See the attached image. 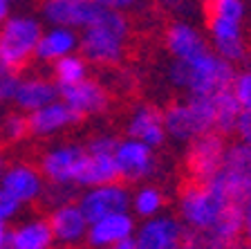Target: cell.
Instances as JSON below:
<instances>
[{
	"label": "cell",
	"mask_w": 251,
	"mask_h": 249,
	"mask_svg": "<svg viewBox=\"0 0 251 249\" xmlns=\"http://www.w3.org/2000/svg\"><path fill=\"white\" fill-rule=\"evenodd\" d=\"M177 218L184 224V245L226 249L242 243L240 202L215 177L193 182L179 193Z\"/></svg>",
	"instance_id": "6da1fadb"
},
{
	"label": "cell",
	"mask_w": 251,
	"mask_h": 249,
	"mask_svg": "<svg viewBox=\"0 0 251 249\" xmlns=\"http://www.w3.org/2000/svg\"><path fill=\"white\" fill-rule=\"evenodd\" d=\"M233 63L222 58L213 47L188 58H173L168 81L186 94H218L233 81Z\"/></svg>",
	"instance_id": "7a4b0ae2"
},
{
	"label": "cell",
	"mask_w": 251,
	"mask_h": 249,
	"mask_svg": "<svg viewBox=\"0 0 251 249\" xmlns=\"http://www.w3.org/2000/svg\"><path fill=\"white\" fill-rule=\"evenodd\" d=\"M128 34H130V25H128L124 11L103 5L97 21L83 29L78 50L88 63L110 68L124 58Z\"/></svg>",
	"instance_id": "3957f363"
},
{
	"label": "cell",
	"mask_w": 251,
	"mask_h": 249,
	"mask_svg": "<svg viewBox=\"0 0 251 249\" xmlns=\"http://www.w3.org/2000/svg\"><path fill=\"white\" fill-rule=\"evenodd\" d=\"M164 126L171 139L193 141L195 137L215 130L213 94H188L164 110Z\"/></svg>",
	"instance_id": "277c9868"
},
{
	"label": "cell",
	"mask_w": 251,
	"mask_h": 249,
	"mask_svg": "<svg viewBox=\"0 0 251 249\" xmlns=\"http://www.w3.org/2000/svg\"><path fill=\"white\" fill-rule=\"evenodd\" d=\"M43 25L34 16H7L0 25V58L11 72H18L34 58Z\"/></svg>",
	"instance_id": "5b68a950"
},
{
	"label": "cell",
	"mask_w": 251,
	"mask_h": 249,
	"mask_svg": "<svg viewBox=\"0 0 251 249\" xmlns=\"http://www.w3.org/2000/svg\"><path fill=\"white\" fill-rule=\"evenodd\" d=\"M206 31L215 52L229 63H242L247 56L245 16L206 9Z\"/></svg>",
	"instance_id": "8992f818"
},
{
	"label": "cell",
	"mask_w": 251,
	"mask_h": 249,
	"mask_svg": "<svg viewBox=\"0 0 251 249\" xmlns=\"http://www.w3.org/2000/svg\"><path fill=\"white\" fill-rule=\"evenodd\" d=\"M215 180L225 187V191L233 197L235 202H242L251 195V146L245 141H235L226 146L225 162L215 173Z\"/></svg>",
	"instance_id": "52a82bcc"
},
{
	"label": "cell",
	"mask_w": 251,
	"mask_h": 249,
	"mask_svg": "<svg viewBox=\"0 0 251 249\" xmlns=\"http://www.w3.org/2000/svg\"><path fill=\"white\" fill-rule=\"evenodd\" d=\"M188 144H191V148L186 153V166L191 177L195 182L211 180L220 171L222 162H225V153H226L225 135L218 133V130H211V133L195 137Z\"/></svg>",
	"instance_id": "ba28073f"
},
{
	"label": "cell",
	"mask_w": 251,
	"mask_h": 249,
	"mask_svg": "<svg viewBox=\"0 0 251 249\" xmlns=\"http://www.w3.org/2000/svg\"><path fill=\"white\" fill-rule=\"evenodd\" d=\"M85 164V148L76 144L54 146L43 155L41 173L50 184L63 187H78V177Z\"/></svg>",
	"instance_id": "9c48e42d"
},
{
	"label": "cell",
	"mask_w": 251,
	"mask_h": 249,
	"mask_svg": "<svg viewBox=\"0 0 251 249\" xmlns=\"http://www.w3.org/2000/svg\"><path fill=\"white\" fill-rule=\"evenodd\" d=\"M137 249H177L184 245V224L173 213H157L144 218L135 229Z\"/></svg>",
	"instance_id": "30bf717a"
},
{
	"label": "cell",
	"mask_w": 251,
	"mask_h": 249,
	"mask_svg": "<svg viewBox=\"0 0 251 249\" xmlns=\"http://www.w3.org/2000/svg\"><path fill=\"white\" fill-rule=\"evenodd\" d=\"M115 162L119 180L144 182L155 173V148L135 137H126V139L117 141Z\"/></svg>",
	"instance_id": "8fae6325"
},
{
	"label": "cell",
	"mask_w": 251,
	"mask_h": 249,
	"mask_svg": "<svg viewBox=\"0 0 251 249\" xmlns=\"http://www.w3.org/2000/svg\"><path fill=\"white\" fill-rule=\"evenodd\" d=\"M130 195L132 193L124 184H119V180H115L108 182V184L88 187L78 200V207L83 209L85 218L92 222V220H99L108 213L128 211L130 209Z\"/></svg>",
	"instance_id": "7c38bea8"
},
{
	"label": "cell",
	"mask_w": 251,
	"mask_h": 249,
	"mask_svg": "<svg viewBox=\"0 0 251 249\" xmlns=\"http://www.w3.org/2000/svg\"><path fill=\"white\" fill-rule=\"evenodd\" d=\"M103 2L97 0H47L43 5V16L47 23L72 29H85L97 21Z\"/></svg>",
	"instance_id": "4fadbf2b"
},
{
	"label": "cell",
	"mask_w": 251,
	"mask_h": 249,
	"mask_svg": "<svg viewBox=\"0 0 251 249\" xmlns=\"http://www.w3.org/2000/svg\"><path fill=\"white\" fill-rule=\"evenodd\" d=\"M58 99H63L74 112L81 117H92L101 114L110 104L108 90L94 79H81L70 85H58Z\"/></svg>",
	"instance_id": "5bb4252c"
},
{
	"label": "cell",
	"mask_w": 251,
	"mask_h": 249,
	"mask_svg": "<svg viewBox=\"0 0 251 249\" xmlns=\"http://www.w3.org/2000/svg\"><path fill=\"white\" fill-rule=\"evenodd\" d=\"M47 220H50L52 236H54V243L56 245L76 247V245L85 243L90 220L85 218V213H83V209L78 207V202L70 200V202L56 204Z\"/></svg>",
	"instance_id": "9a60e30c"
},
{
	"label": "cell",
	"mask_w": 251,
	"mask_h": 249,
	"mask_svg": "<svg viewBox=\"0 0 251 249\" xmlns=\"http://www.w3.org/2000/svg\"><path fill=\"white\" fill-rule=\"evenodd\" d=\"M135 213L128 209V211H117V213H108L99 220H92L88 227V236H85V243L90 247L97 249H115L121 240L135 236Z\"/></svg>",
	"instance_id": "2e32d148"
},
{
	"label": "cell",
	"mask_w": 251,
	"mask_h": 249,
	"mask_svg": "<svg viewBox=\"0 0 251 249\" xmlns=\"http://www.w3.org/2000/svg\"><path fill=\"white\" fill-rule=\"evenodd\" d=\"M0 189L21 204H31L45 191V177L29 164H14L0 175Z\"/></svg>",
	"instance_id": "e0dca14e"
},
{
	"label": "cell",
	"mask_w": 251,
	"mask_h": 249,
	"mask_svg": "<svg viewBox=\"0 0 251 249\" xmlns=\"http://www.w3.org/2000/svg\"><path fill=\"white\" fill-rule=\"evenodd\" d=\"M76 121L78 114L63 99H56V101H50V104L31 110L27 114V130L34 137H52L58 135L61 130H65L68 126L76 124Z\"/></svg>",
	"instance_id": "ac0fdd59"
},
{
	"label": "cell",
	"mask_w": 251,
	"mask_h": 249,
	"mask_svg": "<svg viewBox=\"0 0 251 249\" xmlns=\"http://www.w3.org/2000/svg\"><path fill=\"white\" fill-rule=\"evenodd\" d=\"M126 133H128V137H135L152 148L164 146V141L168 139L166 126H164V112L148 104L137 106L132 110L130 119L126 124Z\"/></svg>",
	"instance_id": "d6986e66"
},
{
	"label": "cell",
	"mask_w": 251,
	"mask_h": 249,
	"mask_svg": "<svg viewBox=\"0 0 251 249\" xmlns=\"http://www.w3.org/2000/svg\"><path fill=\"white\" fill-rule=\"evenodd\" d=\"M211 43L202 31L188 21H175L166 29V50L173 58H188L209 50Z\"/></svg>",
	"instance_id": "ffe728a7"
},
{
	"label": "cell",
	"mask_w": 251,
	"mask_h": 249,
	"mask_svg": "<svg viewBox=\"0 0 251 249\" xmlns=\"http://www.w3.org/2000/svg\"><path fill=\"white\" fill-rule=\"evenodd\" d=\"M78 41H81V36L76 34V29L52 25L47 31H43L41 38H38L34 58H38L41 63H54V61H58V58L76 52Z\"/></svg>",
	"instance_id": "44dd1931"
},
{
	"label": "cell",
	"mask_w": 251,
	"mask_h": 249,
	"mask_svg": "<svg viewBox=\"0 0 251 249\" xmlns=\"http://www.w3.org/2000/svg\"><path fill=\"white\" fill-rule=\"evenodd\" d=\"M119 180L117 171V162L112 151H90L85 148V164L81 177H78V187H97V184H108V182Z\"/></svg>",
	"instance_id": "7402d4cb"
},
{
	"label": "cell",
	"mask_w": 251,
	"mask_h": 249,
	"mask_svg": "<svg viewBox=\"0 0 251 249\" xmlns=\"http://www.w3.org/2000/svg\"><path fill=\"white\" fill-rule=\"evenodd\" d=\"M56 99H58L56 81L34 77V79H21L14 101L23 112H31V110L41 108V106L50 104V101H56Z\"/></svg>",
	"instance_id": "603a6c76"
},
{
	"label": "cell",
	"mask_w": 251,
	"mask_h": 249,
	"mask_svg": "<svg viewBox=\"0 0 251 249\" xmlns=\"http://www.w3.org/2000/svg\"><path fill=\"white\" fill-rule=\"evenodd\" d=\"M52 245V227L45 218H31L9 231V247L14 249H47Z\"/></svg>",
	"instance_id": "cb8c5ba5"
},
{
	"label": "cell",
	"mask_w": 251,
	"mask_h": 249,
	"mask_svg": "<svg viewBox=\"0 0 251 249\" xmlns=\"http://www.w3.org/2000/svg\"><path fill=\"white\" fill-rule=\"evenodd\" d=\"M213 104H215V130L222 135H231L235 133V126L242 114L240 104L235 101L231 88L220 90L218 94H213Z\"/></svg>",
	"instance_id": "d4e9b609"
},
{
	"label": "cell",
	"mask_w": 251,
	"mask_h": 249,
	"mask_svg": "<svg viewBox=\"0 0 251 249\" xmlns=\"http://www.w3.org/2000/svg\"><path fill=\"white\" fill-rule=\"evenodd\" d=\"M164 204H166V195H164L157 187H151V184L139 187L130 195V209H132V213H135L137 218H141V220L162 213Z\"/></svg>",
	"instance_id": "484cf974"
},
{
	"label": "cell",
	"mask_w": 251,
	"mask_h": 249,
	"mask_svg": "<svg viewBox=\"0 0 251 249\" xmlns=\"http://www.w3.org/2000/svg\"><path fill=\"white\" fill-rule=\"evenodd\" d=\"M52 74H54V79H56V85L76 83L88 77V61L83 58V54L72 52V54H68V56H63L52 63Z\"/></svg>",
	"instance_id": "4316f807"
},
{
	"label": "cell",
	"mask_w": 251,
	"mask_h": 249,
	"mask_svg": "<svg viewBox=\"0 0 251 249\" xmlns=\"http://www.w3.org/2000/svg\"><path fill=\"white\" fill-rule=\"evenodd\" d=\"M229 88L233 92L235 101L240 104L242 112H251V68L235 72Z\"/></svg>",
	"instance_id": "83f0119b"
},
{
	"label": "cell",
	"mask_w": 251,
	"mask_h": 249,
	"mask_svg": "<svg viewBox=\"0 0 251 249\" xmlns=\"http://www.w3.org/2000/svg\"><path fill=\"white\" fill-rule=\"evenodd\" d=\"M0 133H2V137L7 141H21L29 133L27 130V117H23V114H7L2 119V126H0Z\"/></svg>",
	"instance_id": "f1b7e54d"
},
{
	"label": "cell",
	"mask_w": 251,
	"mask_h": 249,
	"mask_svg": "<svg viewBox=\"0 0 251 249\" xmlns=\"http://www.w3.org/2000/svg\"><path fill=\"white\" fill-rule=\"evenodd\" d=\"M18 74L16 72H5L0 74V106L7 104V101H14L16 97V90H18Z\"/></svg>",
	"instance_id": "f546056e"
},
{
	"label": "cell",
	"mask_w": 251,
	"mask_h": 249,
	"mask_svg": "<svg viewBox=\"0 0 251 249\" xmlns=\"http://www.w3.org/2000/svg\"><path fill=\"white\" fill-rule=\"evenodd\" d=\"M18 211H21V204L16 202V200H11V197L0 189V220L7 222V220H11Z\"/></svg>",
	"instance_id": "4dcf8cb0"
},
{
	"label": "cell",
	"mask_w": 251,
	"mask_h": 249,
	"mask_svg": "<svg viewBox=\"0 0 251 249\" xmlns=\"http://www.w3.org/2000/svg\"><path fill=\"white\" fill-rule=\"evenodd\" d=\"M240 211H242V240L251 247V195L240 202Z\"/></svg>",
	"instance_id": "1f68e13d"
},
{
	"label": "cell",
	"mask_w": 251,
	"mask_h": 249,
	"mask_svg": "<svg viewBox=\"0 0 251 249\" xmlns=\"http://www.w3.org/2000/svg\"><path fill=\"white\" fill-rule=\"evenodd\" d=\"M235 135L238 139L245 141L247 146H251V112H242L240 119H238V126H235Z\"/></svg>",
	"instance_id": "d6a6232c"
},
{
	"label": "cell",
	"mask_w": 251,
	"mask_h": 249,
	"mask_svg": "<svg viewBox=\"0 0 251 249\" xmlns=\"http://www.w3.org/2000/svg\"><path fill=\"white\" fill-rule=\"evenodd\" d=\"M103 5L112 7V9H119V11H128V9H135L139 5V0H105Z\"/></svg>",
	"instance_id": "836d02e7"
},
{
	"label": "cell",
	"mask_w": 251,
	"mask_h": 249,
	"mask_svg": "<svg viewBox=\"0 0 251 249\" xmlns=\"http://www.w3.org/2000/svg\"><path fill=\"white\" fill-rule=\"evenodd\" d=\"M9 247V229H7V222L0 220V249Z\"/></svg>",
	"instance_id": "e575fe53"
},
{
	"label": "cell",
	"mask_w": 251,
	"mask_h": 249,
	"mask_svg": "<svg viewBox=\"0 0 251 249\" xmlns=\"http://www.w3.org/2000/svg\"><path fill=\"white\" fill-rule=\"evenodd\" d=\"M9 9H11V0H0V25L7 21V16H9Z\"/></svg>",
	"instance_id": "d590c367"
},
{
	"label": "cell",
	"mask_w": 251,
	"mask_h": 249,
	"mask_svg": "<svg viewBox=\"0 0 251 249\" xmlns=\"http://www.w3.org/2000/svg\"><path fill=\"white\" fill-rule=\"evenodd\" d=\"M162 2L168 7V9H188L186 5H182V2H186V0H162Z\"/></svg>",
	"instance_id": "8d00e7d4"
},
{
	"label": "cell",
	"mask_w": 251,
	"mask_h": 249,
	"mask_svg": "<svg viewBox=\"0 0 251 249\" xmlns=\"http://www.w3.org/2000/svg\"><path fill=\"white\" fill-rule=\"evenodd\" d=\"M5 72H11V70L7 68V65H5V61H2V58H0V74H5Z\"/></svg>",
	"instance_id": "74e56055"
},
{
	"label": "cell",
	"mask_w": 251,
	"mask_h": 249,
	"mask_svg": "<svg viewBox=\"0 0 251 249\" xmlns=\"http://www.w3.org/2000/svg\"><path fill=\"white\" fill-rule=\"evenodd\" d=\"M2 166H5V164H2V155H0V175H2V171H5Z\"/></svg>",
	"instance_id": "f35d334b"
},
{
	"label": "cell",
	"mask_w": 251,
	"mask_h": 249,
	"mask_svg": "<svg viewBox=\"0 0 251 249\" xmlns=\"http://www.w3.org/2000/svg\"><path fill=\"white\" fill-rule=\"evenodd\" d=\"M97 2H105V0H97Z\"/></svg>",
	"instance_id": "ab89813d"
}]
</instances>
